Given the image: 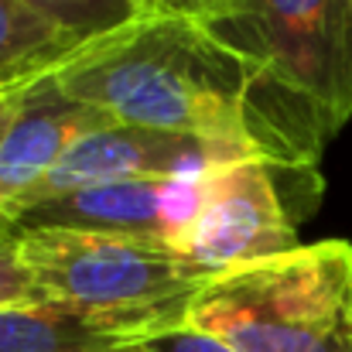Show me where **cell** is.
I'll return each mask as SVG.
<instances>
[{
  "instance_id": "6da1fadb",
  "label": "cell",
  "mask_w": 352,
  "mask_h": 352,
  "mask_svg": "<svg viewBox=\"0 0 352 352\" xmlns=\"http://www.w3.org/2000/svg\"><path fill=\"white\" fill-rule=\"evenodd\" d=\"M55 82L120 123L223 140L294 168H318L336 137L305 100L219 41L206 21L175 10L86 45Z\"/></svg>"
},
{
  "instance_id": "7a4b0ae2",
  "label": "cell",
  "mask_w": 352,
  "mask_h": 352,
  "mask_svg": "<svg viewBox=\"0 0 352 352\" xmlns=\"http://www.w3.org/2000/svg\"><path fill=\"white\" fill-rule=\"evenodd\" d=\"M185 322L236 352H352V243H301L216 274Z\"/></svg>"
},
{
  "instance_id": "3957f363",
  "label": "cell",
  "mask_w": 352,
  "mask_h": 352,
  "mask_svg": "<svg viewBox=\"0 0 352 352\" xmlns=\"http://www.w3.org/2000/svg\"><path fill=\"white\" fill-rule=\"evenodd\" d=\"M199 21L332 133L352 120V0H233Z\"/></svg>"
},
{
  "instance_id": "277c9868",
  "label": "cell",
  "mask_w": 352,
  "mask_h": 352,
  "mask_svg": "<svg viewBox=\"0 0 352 352\" xmlns=\"http://www.w3.org/2000/svg\"><path fill=\"white\" fill-rule=\"evenodd\" d=\"M48 301L86 311H154L188 305L209 280L171 243L82 230H28L7 239Z\"/></svg>"
},
{
  "instance_id": "5b68a950",
  "label": "cell",
  "mask_w": 352,
  "mask_h": 352,
  "mask_svg": "<svg viewBox=\"0 0 352 352\" xmlns=\"http://www.w3.org/2000/svg\"><path fill=\"white\" fill-rule=\"evenodd\" d=\"M318 168L239 157L202 182V202L175 250L209 277L298 250V223L318 206Z\"/></svg>"
},
{
  "instance_id": "8992f818",
  "label": "cell",
  "mask_w": 352,
  "mask_h": 352,
  "mask_svg": "<svg viewBox=\"0 0 352 352\" xmlns=\"http://www.w3.org/2000/svg\"><path fill=\"white\" fill-rule=\"evenodd\" d=\"M239 157H260V154L236 147V144L209 140V137L133 126V123L117 120V123L76 140L65 151V157L34 188H28L17 202H10L0 212V223L31 206L62 199V195L89 188V185L140 182V178H206L209 171H216L230 161H239Z\"/></svg>"
},
{
  "instance_id": "52a82bcc",
  "label": "cell",
  "mask_w": 352,
  "mask_h": 352,
  "mask_svg": "<svg viewBox=\"0 0 352 352\" xmlns=\"http://www.w3.org/2000/svg\"><path fill=\"white\" fill-rule=\"evenodd\" d=\"M206 178H140L107 182L31 206L0 223V243L28 230H82L178 243L202 202Z\"/></svg>"
},
{
  "instance_id": "ba28073f",
  "label": "cell",
  "mask_w": 352,
  "mask_h": 352,
  "mask_svg": "<svg viewBox=\"0 0 352 352\" xmlns=\"http://www.w3.org/2000/svg\"><path fill=\"white\" fill-rule=\"evenodd\" d=\"M110 123L117 120L72 100L55 82V72L34 79L21 93L17 110L0 137V212L34 188L76 140Z\"/></svg>"
},
{
  "instance_id": "9c48e42d",
  "label": "cell",
  "mask_w": 352,
  "mask_h": 352,
  "mask_svg": "<svg viewBox=\"0 0 352 352\" xmlns=\"http://www.w3.org/2000/svg\"><path fill=\"white\" fill-rule=\"evenodd\" d=\"M188 305L154 311H86L58 301L0 308V352H126L140 336L182 325Z\"/></svg>"
},
{
  "instance_id": "30bf717a",
  "label": "cell",
  "mask_w": 352,
  "mask_h": 352,
  "mask_svg": "<svg viewBox=\"0 0 352 352\" xmlns=\"http://www.w3.org/2000/svg\"><path fill=\"white\" fill-rule=\"evenodd\" d=\"M82 48L86 41L65 34L28 0H0V89L52 76Z\"/></svg>"
},
{
  "instance_id": "8fae6325",
  "label": "cell",
  "mask_w": 352,
  "mask_h": 352,
  "mask_svg": "<svg viewBox=\"0 0 352 352\" xmlns=\"http://www.w3.org/2000/svg\"><path fill=\"white\" fill-rule=\"evenodd\" d=\"M65 34L93 45L140 21L168 14V0H28Z\"/></svg>"
},
{
  "instance_id": "7c38bea8",
  "label": "cell",
  "mask_w": 352,
  "mask_h": 352,
  "mask_svg": "<svg viewBox=\"0 0 352 352\" xmlns=\"http://www.w3.org/2000/svg\"><path fill=\"white\" fill-rule=\"evenodd\" d=\"M126 352H236L233 346H226L223 339L182 322V325H168L161 332H151V336H140L133 339Z\"/></svg>"
},
{
  "instance_id": "4fadbf2b",
  "label": "cell",
  "mask_w": 352,
  "mask_h": 352,
  "mask_svg": "<svg viewBox=\"0 0 352 352\" xmlns=\"http://www.w3.org/2000/svg\"><path fill=\"white\" fill-rule=\"evenodd\" d=\"M48 301L45 291L38 287L34 274L21 260L14 243H0V308H17V305H38Z\"/></svg>"
},
{
  "instance_id": "5bb4252c",
  "label": "cell",
  "mask_w": 352,
  "mask_h": 352,
  "mask_svg": "<svg viewBox=\"0 0 352 352\" xmlns=\"http://www.w3.org/2000/svg\"><path fill=\"white\" fill-rule=\"evenodd\" d=\"M233 0H168V10L175 14H188V17H209L223 7H230Z\"/></svg>"
},
{
  "instance_id": "9a60e30c",
  "label": "cell",
  "mask_w": 352,
  "mask_h": 352,
  "mask_svg": "<svg viewBox=\"0 0 352 352\" xmlns=\"http://www.w3.org/2000/svg\"><path fill=\"white\" fill-rule=\"evenodd\" d=\"M28 86H31V82H24V86H14V89H0V137H3L7 123H10L14 110H17V100H21V93H24Z\"/></svg>"
}]
</instances>
